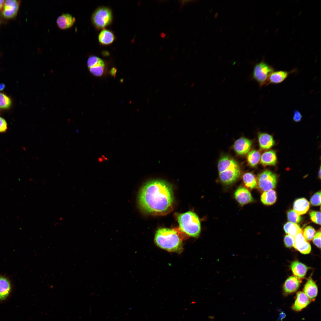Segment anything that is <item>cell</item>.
<instances>
[{
	"instance_id": "60d3db41",
	"label": "cell",
	"mask_w": 321,
	"mask_h": 321,
	"mask_svg": "<svg viewBox=\"0 0 321 321\" xmlns=\"http://www.w3.org/2000/svg\"><path fill=\"white\" fill-rule=\"evenodd\" d=\"M160 36L162 38H164L166 37V34L165 33L162 32L160 34Z\"/></svg>"
},
{
	"instance_id": "2e32d148",
	"label": "cell",
	"mask_w": 321,
	"mask_h": 321,
	"mask_svg": "<svg viewBox=\"0 0 321 321\" xmlns=\"http://www.w3.org/2000/svg\"><path fill=\"white\" fill-rule=\"evenodd\" d=\"M291 270L294 275L300 279L306 276L309 268L305 265L298 261L292 262L290 265Z\"/></svg>"
},
{
	"instance_id": "836d02e7",
	"label": "cell",
	"mask_w": 321,
	"mask_h": 321,
	"mask_svg": "<svg viewBox=\"0 0 321 321\" xmlns=\"http://www.w3.org/2000/svg\"><path fill=\"white\" fill-rule=\"evenodd\" d=\"M284 242L286 247L291 248L293 245L294 237L288 234L286 235L284 238Z\"/></svg>"
},
{
	"instance_id": "f546056e",
	"label": "cell",
	"mask_w": 321,
	"mask_h": 321,
	"mask_svg": "<svg viewBox=\"0 0 321 321\" xmlns=\"http://www.w3.org/2000/svg\"><path fill=\"white\" fill-rule=\"evenodd\" d=\"M10 99L4 94L0 93V108L7 109L10 107L11 105Z\"/></svg>"
},
{
	"instance_id": "ee69618b",
	"label": "cell",
	"mask_w": 321,
	"mask_h": 321,
	"mask_svg": "<svg viewBox=\"0 0 321 321\" xmlns=\"http://www.w3.org/2000/svg\"><path fill=\"white\" fill-rule=\"evenodd\" d=\"M194 83H192L191 85V87H193V85H194Z\"/></svg>"
},
{
	"instance_id": "30bf717a",
	"label": "cell",
	"mask_w": 321,
	"mask_h": 321,
	"mask_svg": "<svg viewBox=\"0 0 321 321\" xmlns=\"http://www.w3.org/2000/svg\"><path fill=\"white\" fill-rule=\"evenodd\" d=\"M5 1L2 15L6 18H12L17 14L19 8V2L15 0H8Z\"/></svg>"
},
{
	"instance_id": "f35d334b",
	"label": "cell",
	"mask_w": 321,
	"mask_h": 321,
	"mask_svg": "<svg viewBox=\"0 0 321 321\" xmlns=\"http://www.w3.org/2000/svg\"><path fill=\"white\" fill-rule=\"evenodd\" d=\"M4 1H5L3 0H0V10L2 8V7L4 6Z\"/></svg>"
},
{
	"instance_id": "f1b7e54d",
	"label": "cell",
	"mask_w": 321,
	"mask_h": 321,
	"mask_svg": "<svg viewBox=\"0 0 321 321\" xmlns=\"http://www.w3.org/2000/svg\"><path fill=\"white\" fill-rule=\"evenodd\" d=\"M316 234V231L314 229L310 226L306 227L304 229L303 235L305 238L307 240H312Z\"/></svg>"
},
{
	"instance_id": "ba28073f",
	"label": "cell",
	"mask_w": 321,
	"mask_h": 321,
	"mask_svg": "<svg viewBox=\"0 0 321 321\" xmlns=\"http://www.w3.org/2000/svg\"><path fill=\"white\" fill-rule=\"evenodd\" d=\"M293 237V246L295 249L303 254L310 253L311 250V245L303 236V231L299 232Z\"/></svg>"
},
{
	"instance_id": "4316f807",
	"label": "cell",
	"mask_w": 321,
	"mask_h": 321,
	"mask_svg": "<svg viewBox=\"0 0 321 321\" xmlns=\"http://www.w3.org/2000/svg\"><path fill=\"white\" fill-rule=\"evenodd\" d=\"M87 65L88 68L99 66H105L103 61L95 56H91L89 57L87 61Z\"/></svg>"
},
{
	"instance_id": "484cf974",
	"label": "cell",
	"mask_w": 321,
	"mask_h": 321,
	"mask_svg": "<svg viewBox=\"0 0 321 321\" xmlns=\"http://www.w3.org/2000/svg\"><path fill=\"white\" fill-rule=\"evenodd\" d=\"M260 154L256 150L251 151L248 154L247 159L248 163L252 167L255 166L260 159Z\"/></svg>"
},
{
	"instance_id": "4dcf8cb0",
	"label": "cell",
	"mask_w": 321,
	"mask_h": 321,
	"mask_svg": "<svg viewBox=\"0 0 321 321\" xmlns=\"http://www.w3.org/2000/svg\"><path fill=\"white\" fill-rule=\"evenodd\" d=\"M309 215L311 221L315 224H321V213L320 211H311Z\"/></svg>"
},
{
	"instance_id": "603a6c76",
	"label": "cell",
	"mask_w": 321,
	"mask_h": 321,
	"mask_svg": "<svg viewBox=\"0 0 321 321\" xmlns=\"http://www.w3.org/2000/svg\"><path fill=\"white\" fill-rule=\"evenodd\" d=\"M276 192L273 189L264 191L261 196L262 202L265 205H267L273 204L276 202Z\"/></svg>"
},
{
	"instance_id": "277c9868",
	"label": "cell",
	"mask_w": 321,
	"mask_h": 321,
	"mask_svg": "<svg viewBox=\"0 0 321 321\" xmlns=\"http://www.w3.org/2000/svg\"><path fill=\"white\" fill-rule=\"evenodd\" d=\"M177 220L180 229L185 234L195 237L199 236L201 230L200 223L195 213L190 211L179 214Z\"/></svg>"
},
{
	"instance_id": "9c48e42d",
	"label": "cell",
	"mask_w": 321,
	"mask_h": 321,
	"mask_svg": "<svg viewBox=\"0 0 321 321\" xmlns=\"http://www.w3.org/2000/svg\"><path fill=\"white\" fill-rule=\"evenodd\" d=\"M235 199L239 203L243 206L252 202L253 198L249 191L244 187H240L234 193Z\"/></svg>"
},
{
	"instance_id": "83f0119b",
	"label": "cell",
	"mask_w": 321,
	"mask_h": 321,
	"mask_svg": "<svg viewBox=\"0 0 321 321\" xmlns=\"http://www.w3.org/2000/svg\"><path fill=\"white\" fill-rule=\"evenodd\" d=\"M287 217L288 220L290 222L296 224L300 222L302 219L301 216L292 210L287 211Z\"/></svg>"
},
{
	"instance_id": "ffe728a7",
	"label": "cell",
	"mask_w": 321,
	"mask_h": 321,
	"mask_svg": "<svg viewBox=\"0 0 321 321\" xmlns=\"http://www.w3.org/2000/svg\"><path fill=\"white\" fill-rule=\"evenodd\" d=\"M115 38L114 33L109 30L104 29L99 33L98 39L99 43L103 45L111 44Z\"/></svg>"
},
{
	"instance_id": "b9f144b4",
	"label": "cell",
	"mask_w": 321,
	"mask_h": 321,
	"mask_svg": "<svg viewBox=\"0 0 321 321\" xmlns=\"http://www.w3.org/2000/svg\"><path fill=\"white\" fill-rule=\"evenodd\" d=\"M318 176L320 179L321 178V167H320V169L318 172Z\"/></svg>"
},
{
	"instance_id": "cb8c5ba5",
	"label": "cell",
	"mask_w": 321,
	"mask_h": 321,
	"mask_svg": "<svg viewBox=\"0 0 321 321\" xmlns=\"http://www.w3.org/2000/svg\"><path fill=\"white\" fill-rule=\"evenodd\" d=\"M284 229L286 233L293 237L302 231L298 225L291 222L286 223L284 226Z\"/></svg>"
},
{
	"instance_id": "ab89813d",
	"label": "cell",
	"mask_w": 321,
	"mask_h": 321,
	"mask_svg": "<svg viewBox=\"0 0 321 321\" xmlns=\"http://www.w3.org/2000/svg\"><path fill=\"white\" fill-rule=\"evenodd\" d=\"M5 87V85L4 84H0V91L3 90Z\"/></svg>"
},
{
	"instance_id": "44dd1931",
	"label": "cell",
	"mask_w": 321,
	"mask_h": 321,
	"mask_svg": "<svg viewBox=\"0 0 321 321\" xmlns=\"http://www.w3.org/2000/svg\"><path fill=\"white\" fill-rule=\"evenodd\" d=\"M277 160L275 152L273 150H270L262 154L261 157L260 162L264 166H273L276 164Z\"/></svg>"
},
{
	"instance_id": "6da1fadb",
	"label": "cell",
	"mask_w": 321,
	"mask_h": 321,
	"mask_svg": "<svg viewBox=\"0 0 321 321\" xmlns=\"http://www.w3.org/2000/svg\"><path fill=\"white\" fill-rule=\"evenodd\" d=\"M138 202L141 210L146 213L166 215L173 210L174 196L171 186L162 180L149 181L140 190Z\"/></svg>"
},
{
	"instance_id": "4fadbf2b",
	"label": "cell",
	"mask_w": 321,
	"mask_h": 321,
	"mask_svg": "<svg viewBox=\"0 0 321 321\" xmlns=\"http://www.w3.org/2000/svg\"><path fill=\"white\" fill-rule=\"evenodd\" d=\"M301 282V280L297 277L290 276L284 284L283 289L284 293L288 294L295 292L299 288Z\"/></svg>"
},
{
	"instance_id": "9a60e30c",
	"label": "cell",
	"mask_w": 321,
	"mask_h": 321,
	"mask_svg": "<svg viewBox=\"0 0 321 321\" xmlns=\"http://www.w3.org/2000/svg\"><path fill=\"white\" fill-rule=\"evenodd\" d=\"M303 291V292L311 301H314L315 300L317 295L318 289L315 282L311 278L308 279L304 286Z\"/></svg>"
},
{
	"instance_id": "74e56055",
	"label": "cell",
	"mask_w": 321,
	"mask_h": 321,
	"mask_svg": "<svg viewBox=\"0 0 321 321\" xmlns=\"http://www.w3.org/2000/svg\"><path fill=\"white\" fill-rule=\"evenodd\" d=\"M117 72V69L115 67H113L111 70L110 71V73L111 76L114 77H115L116 76Z\"/></svg>"
},
{
	"instance_id": "8fae6325",
	"label": "cell",
	"mask_w": 321,
	"mask_h": 321,
	"mask_svg": "<svg viewBox=\"0 0 321 321\" xmlns=\"http://www.w3.org/2000/svg\"><path fill=\"white\" fill-rule=\"evenodd\" d=\"M252 144V142L250 140L245 138H241L235 142L234 149L238 155H245L250 149Z\"/></svg>"
},
{
	"instance_id": "e0dca14e",
	"label": "cell",
	"mask_w": 321,
	"mask_h": 321,
	"mask_svg": "<svg viewBox=\"0 0 321 321\" xmlns=\"http://www.w3.org/2000/svg\"><path fill=\"white\" fill-rule=\"evenodd\" d=\"M290 73V72L283 70L273 72L269 78L267 85L281 83L287 78Z\"/></svg>"
},
{
	"instance_id": "8992f818",
	"label": "cell",
	"mask_w": 321,
	"mask_h": 321,
	"mask_svg": "<svg viewBox=\"0 0 321 321\" xmlns=\"http://www.w3.org/2000/svg\"><path fill=\"white\" fill-rule=\"evenodd\" d=\"M273 71V69L271 66L265 62H261L254 66L252 74V78L261 87L266 85L270 75Z\"/></svg>"
},
{
	"instance_id": "7c38bea8",
	"label": "cell",
	"mask_w": 321,
	"mask_h": 321,
	"mask_svg": "<svg viewBox=\"0 0 321 321\" xmlns=\"http://www.w3.org/2000/svg\"><path fill=\"white\" fill-rule=\"evenodd\" d=\"M311 301L303 292L299 291L297 294L295 302L292 306V310L300 311L306 307Z\"/></svg>"
},
{
	"instance_id": "7a4b0ae2",
	"label": "cell",
	"mask_w": 321,
	"mask_h": 321,
	"mask_svg": "<svg viewBox=\"0 0 321 321\" xmlns=\"http://www.w3.org/2000/svg\"><path fill=\"white\" fill-rule=\"evenodd\" d=\"M182 232L179 227L172 229L160 228L155 235V243L159 247L168 251L178 252L182 247L180 235Z\"/></svg>"
},
{
	"instance_id": "7bdbcfd3",
	"label": "cell",
	"mask_w": 321,
	"mask_h": 321,
	"mask_svg": "<svg viewBox=\"0 0 321 321\" xmlns=\"http://www.w3.org/2000/svg\"><path fill=\"white\" fill-rule=\"evenodd\" d=\"M179 72H177V73H174L173 74V76L174 77H175L176 76H178L179 75Z\"/></svg>"
},
{
	"instance_id": "d6a6232c",
	"label": "cell",
	"mask_w": 321,
	"mask_h": 321,
	"mask_svg": "<svg viewBox=\"0 0 321 321\" xmlns=\"http://www.w3.org/2000/svg\"><path fill=\"white\" fill-rule=\"evenodd\" d=\"M321 192L320 191L315 193L311 197L310 202L311 204L314 206H317L321 204Z\"/></svg>"
},
{
	"instance_id": "5b68a950",
	"label": "cell",
	"mask_w": 321,
	"mask_h": 321,
	"mask_svg": "<svg viewBox=\"0 0 321 321\" xmlns=\"http://www.w3.org/2000/svg\"><path fill=\"white\" fill-rule=\"evenodd\" d=\"M112 20L111 10L104 6L100 7L96 9L91 17L92 23L97 29H103L109 25Z\"/></svg>"
},
{
	"instance_id": "d590c367",
	"label": "cell",
	"mask_w": 321,
	"mask_h": 321,
	"mask_svg": "<svg viewBox=\"0 0 321 321\" xmlns=\"http://www.w3.org/2000/svg\"><path fill=\"white\" fill-rule=\"evenodd\" d=\"M302 116L300 112L298 110H295L294 111L293 119L296 122H300L302 118Z\"/></svg>"
},
{
	"instance_id": "ac0fdd59",
	"label": "cell",
	"mask_w": 321,
	"mask_h": 321,
	"mask_svg": "<svg viewBox=\"0 0 321 321\" xmlns=\"http://www.w3.org/2000/svg\"><path fill=\"white\" fill-rule=\"evenodd\" d=\"M310 207V204L305 198L296 199L293 205V210L299 215L305 214L308 211Z\"/></svg>"
},
{
	"instance_id": "52a82bcc",
	"label": "cell",
	"mask_w": 321,
	"mask_h": 321,
	"mask_svg": "<svg viewBox=\"0 0 321 321\" xmlns=\"http://www.w3.org/2000/svg\"><path fill=\"white\" fill-rule=\"evenodd\" d=\"M277 180L275 173L270 171L265 170L258 175L257 185L260 190L264 192L273 189L276 186Z\"/></svg>"
},
{
	"instance_id": "7402d4cb",
	"label": "cell",
	"mask_w": 321,
	"mask_h": 321,
	"mask_svg": "<svg viewBox=\"0 0 321 321\" xmlns=\"http://www.w3.org/2000/svg\"><path fill=\"white\" fill-rule=\"evenodd\" d=\"M11 288L9 280L4 277L0 276V301L4 300L7 297Z\"/></svg>"
},
{
	"instance_id": "e575fe53",
	"label": "cell",
	"mask_w": 321,
	"mask_h": 321,
	"mask_svg": "<svg viewBox=\"0 0 321 321\" xmlns=\"http://www.w3.org/2000/svg\"><path fill=\"white\" fill-rule=\"evenodd\" d=\"M321 232L318 231L315 234L313 241L314 244L319 248L321 247Z\"/></svg>"
},
{
	"instance_id": "3957f363",
	"label": "cell",
	"mask_w": 321,
	"mask_h": 321,
	"mask_svg": "<svg viewBox=\"0 0 321 321\" xmlns=\"http://www.w3.org/2000/svg\"><path fill=\"white\" fill-rule=\"evenodd\" d=\"M218 168L220 180L226 185L233 183L241 174L240 169L237 162L227 156H224L219 159Z\"/></svg>"
},
{
	"instance_id": "8d00e7d4",
	"label": "cell",
	"mask_w": 321,
	"mask_h": 321,
	"mask_svg": "<svg viewBox=\"0 0 321 321\" xmlns=\"http://www.w3.org/2000/svg\"><path fill=\"white\" fill-rule=\"evenodd\" d=\"M7 129V123L4 119L0 117V133L5 131Z\"/></svg>"
},
{
	"instance_id": "1f68e13d",
	"label": "cell",
	"mask_w": 321,
	"mask_h": 321,
	"mask_svg": "<svg viewBox=\"0 0 321 321\" xmlns=\"http://www.w3.org/2000/svg\"><path fill=\"white\" fill-rule=\"evenodd\" d=\"M105 66H101L89 68L90 73L96 76H100L103 74Z\"/></svg>"
},
{
	"instance_id": "5bb4252c",
	"label": "cell",
	"mask_w": 321,
	"mask_h": 321,
	"mask_svg": "<svg viewBox=\"0 0 321 321\" xmlns=\"http://www.w3.org/2000/svg\"><path fill=\"white\" fill-rule=\"evenodd\" d=\"M75 21L74 17L71 14L63 13L57 18L56 22L57 26L60 29H65L71 27Z\"/></svg>"
},
{
	"instance_id": "d6986e66",
	"label": "cell",
	"mask_w": 321,
	"mask_h": 321,
	"mask_svg": "<svg viewBox=\"0 0 321 321\" xmlns=\"http://www.w3.org/2000/svg\"><path fill=\"white\" fill-rule=\"evenodd\" d=\"M258 139L259 146L262 149H268L275 144L273 136L267 133H259Z\"/></svg>"
},
{
	"instance_id": "d4e9b609",
	"label": "cell",
	"mask_w": 321,
	"mask_h": 321,
	"mask_svg": "<svg viewBox=\"0 0 321 321\" xmlns=\"http://www.w3.org/2000/svg\"><path fill=\"white\" fill-rule=\"evenodd\" d=\"M243 180L245 185L251 189L254 188L257 185V180L252 173H245L243 176Z\"/></svg>"
},
{
	"instance_id": "f6af8a7d",
	"label": "cell",
	"mask_w": 321,
	"mask_h": 321,
	"mask_svg": "<svg viewBox=\"0 0 321 321\" xmlns=\"http://www.w3.org/2000/svg\"><path fill=\"white\" fill-rule=\"evenodd\" d=\"M159 91V89H157V90L156 91V92L158 93V92Z\"/></svg>"
}]
</instances>
